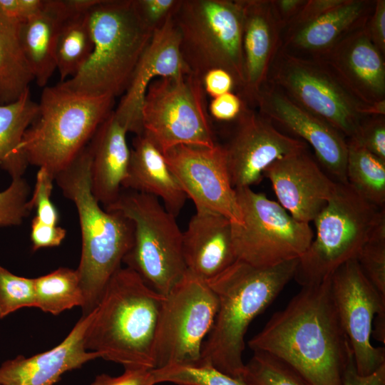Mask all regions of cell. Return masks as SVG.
Instances as JSON below:
<instances>
[{"instance_id": "obj_1", "label": "cell", "mask_w": 385, "mask_h": 385, "mask_svg": "<svg viewBox=\"0 0 385 385\" xmlns=\"http://www.w3.org/2000/svg\"><path fill=\"white\" fill-rule=\"evenodd\" d=\"M248 345L285 363L310 385H342L353 354L334 304L330 277L302 286Z\"/></svg>"}, {"instance_id": "obj_2", "label": "cell", "mask_w": 385, "mask_h": 385, "mask_svg": "<svg viewBox=\"0 0 385 385\" xmlns=\"http://www.w3.org/2000/svg\"><path fill=\"white\" fill-rule=\"evenodd\" d=\"M299 259L258 267L237 260L207 281L218 300L212 327L205 339L201 361L243 379L245 337L251 322L294 278Z\"/></svg>"}, {"instance_id": "obj_3", "label": "cell", "mask_w": 385, "mask_h": 385, "mask_svg": "<svg viewBox=\"0 0 385 385\" xmlns=\"http://www.w3.org/2000/svg\"><path fill=\"white\" fill-rule=\"evenodd\" d=\"M164 296L125 267L111 277L85 336V347L125 369H155L154 344Z\"/></svg>"}, {"instance_id": "obj_4", "label": "cell", "mask_w": 385, "mask_h": 385, "mask_svg": "<svg viewBox=\"0 0 385 385\" xmlns=\"http://www.w3.org/2000/svg\"><path fill=\"white\" fill-rule=\"evenodd\" d=\"M88 144L54 178L63 195L73 202L81 233V254L76 269L84 297L83 314L98 305L113 274L132 247L133 225L117 211H108L94 197L91 183Z\"/></svg>"}, {"instance_id": "obj_5", "label": "cell", "mask_w": 385, "mask_h": 385, "mask_svg": "<svg viewBox=\"0 0 385 385\" xmlns=\"http://www.w3.org/2000/svg\"><path fill=\"white\" fill-rule=\"evenodd\" d=\"M91 54L65 88L88 96H123L153 31L143 22L135 0H95L89 9Z\"/></svg>"}, {"instance_id": "obj_6", "label": "cell", "mask_w": 385, "mask_h": 385, "mask_svg": "<svg viewBox=\"0 0 385 385\" xmlns=\"http://www.w3.org/2000/svg\"><path fill=\"white\" fill-rule=\"evenodd\" d=\"M114 103L113 97L79 94L59 83L45 87L18 155L28 165L44 168L55 178L88 144Z\"/></svg>"}, {"instance_id": "obj_7", "label": "cell", "mask_w": 385, "mask_h": 385, "mask_svg": "<svg viewBox=\"0 0 385 385\" xmlns=\"http://www.w3.org/2000/svg\"><path fill=\"white\" fill-rule=\"evenodd\" d=\"M384 221V208L366 200L348 183L337 182L332 196L313 221L316 232L299 259L294 279L302 287L323 282L342 265L356 259Z\"/></svg>"}, {"instance_id": "obj_8", "label": "cell", "mask_w": 385, "mask_h": 385, "mask_svg": "<svg viewBox=\"0 0 385 385\" xmlns=\"http://www.w3.org/2000/svg\"><path fill=\"white\" fill-rule=\"evenodd\" d=\"M103 208L120 212L133 225V245L123 263L153 290L166 295L187 272L183 232L175 216L155 197L130 190H122Z\"/></svg>"}, {"instance_id": "obj_9", "label": "cell", "mask_w": 385, "mask_h": 385, "mask_svg": "<svg viewBox=\"0 0 385 385\" xmlns=\"http://www.w3.org/2000/svg\"><path fill=\"white\" fill-rule=\"evenodd\" d=\"M173 19L190 73L201 80L209 70L222 68L234 78L239 94L244 84L242 0H180Z\"/></svg>"}, {"instance_id": "obj_10", "label": "cell", "mask_w": 385, "mask_h": 385, "mask_svg": "<svg viewBox=\"0 0 385 385\" xmlns=\"http://www.w3.org/2000/svg\"><path fill=\"white\" fill-rule=\"evenodd\" d=\"M266 83L346 140L357 139L369 105L361 102L324 61L280 48Z\"/></svg>"}, {"instance_id": "obj_11", "label": "cell", "mask_w": 385, "mask_h": 385, "mask_svg": "<svg viewBox=\"0 0 385 385\" xmlns=\"http://www.w3.org/2000/svg\"><path fill=\"white\" fill-rule=\"evenodd\" d=\"M201 80L192 74L155 79L142 108L143 133L164 154L180 145L217 144Z\"/></svg>"}, {"instance_id": "obj_12", "label": "cell", "mask_w": 385, "mask_h": 385, "mask_svg": "<svg viewBox=\"0 0 385 385\" xmlns=\"http://www.w3.org/2000/svg\"><path fill=\"white\" fill-rule=\"evenodd\" d=\"M242 223L232 222L237 260L258 267L299 259L314 238L309 223L294 219L278 202L251 188L235 189Z\"/></svg>"}, {"instance_id": "obj_13", "label": "cell", "mask_w": 385, "mask_h": 385, "mask_svg": "<svg viewBox=\"0 0 385 385\" xmlns=\"http://www.w3.org/2000/svg\"><path fill=\"white\" fill-rule=\"evenodd\" d=\"M218 309L207 282L189 272L164 296L154 344L155 368L201 361Z\"/></svg>"}, {"instance_id": "obj_14", "label": "cell", "mask_w": 385, "mask_h": 385, "mask_svg": "<svg viewBox=\"0 0 385 385\" xmlns=\"http://www.w3.org/2000/svg\"><path fill=\"white\" fill-rule=\"evenodd\" d=\"M331 289L340 322L348 338L359 374L366 376L385 364L384 347L371 343L374 317L385 312L381 297L356 259L339 267L330 276Z\"/></svg>"}, {"instance_id": "obj_15", "label": "cell", "mask_w": 385, "mask_h": 385, "mask_svg": "<svg viewBox=\"0 0 385 385\" xmlns=\"http://www.w3.org/2000/svg\"><path fill=\"white\" fill-rule=\"evenodd\" d=\"M164 156L196 210L217 213L232 223H242L223 145H180L166 151Z\"/></svg>"}, {"instance_id": "obj_16", "label": "cell", "mask_w": 385, "mask_h": 385, "mask_svg": "<svg viewBox=\"0 0 385 385\" xmlns=\"http://www.w3.org/2000/svg\"><path fill=\"white\" fill-rule=\"evenodd\" d=\"M234 122L233 134L223 147L235 189L258 184L273 162L307 149L304 141L282 133L270 119L247 105Z\"/></svg>"}, {"instance_id": "obj_17", "label": "cell", "mask_w": 385, "mask_h": 385, "mask_svg": "<svg viewBox=\"0 0 385 385\" xmlns=\"http://www.w3.org/2000/svg\"><path fill=\"white\" fill-rule=\"evenodd\" d=\"M253 108L310 145L337 182L347 183V140L338 130L268 83L257 93Z\"/></svg>"}, {"instance_id": "obj_18", "label": "cell", "mask_w": 385, "mask_h": 385, "mask_svg": "<svg viewBox=\"0 0 385 385\" xmlns=\"http://www.w3.org/2000/svg\"><path fill=\"white\" fill-rule=\"evenodd\" d=\"M191 74L180 49V34L170 16L155 29L113 113L128 132H143L142 108L149 85L156 78Z\"/></svg>"}, {"instance_id": "obj_19", "label": "cell", "mask_w": 385, "mask_h": 385, "mask_svg": "<svg viewBox=\"0 0 385 385\" xmlns=\"http://www.w3.org/2000/svg\"><path fill=\"white\" fill-rule=\"evenodd\" d=\"M264 176L279 204L298 221H314L332 196L337 182L330 179L307 150L277 159Z\"/></svg>"}, {"instance_id": "obj_20", "label": "cell", "mask_w": 385, "mask_h": 385, "mask_svg": "<svg viewBox=\"0 0 385 385\" xmlns=\"http://www.w3.org/2000/svg\"><path fill=\"white\" fill-rule=\"evenodd\" d=\"M242 3L244 84L238 95L253 108L281 48L284 29L270 0H242Z\"/></svg>"}, {"instance_id": "obj_21", "label": "cell", "mask_w": 385, "mask_h": 385, "mask_svg": "<svg viewBox=\"0 0 385 385\" xmlns=\"http://www.w3.org/2000/svg\"><path fill=\"white\" fill-rule=\"evenodd\" d=\"M94 309L82 315L66 337L53 348L31 357L19 355L0 366V385H53L67 372L100 358L85 347Z\"/></svg>"}, {"instance_id": "obj_22", "label": "cell", "mask_w": 385, "mask_h": 385, "mask_svg": "<svg viewBox=\"0 0 385 385\" xmlns=\"http://www.w3.org/2000/svg\"><path fill=\"white\" fill-rule=\"evenodd\" d=\"M318 59L324 61L364 103L385 100L384 55L364 28L348 35Z\"/></svg>"}, {"instance_id": "obj_23", "label": "cell", "mask_w": 385, "mask_h": 385, "mask_svg": "<svg viewBox=\"0 0 385 385\" xmlns=\"http://www.w3.org/2000/svg\"><path fill=\"white\" fill-rule=\"evenodd\" d=\"M376 0H343L317 19L286 31L281 49L300 56L319 58L350 34L363 29Z\"/></svg>"}, {"instance_id": "obj_24", "label": "cell", "mask_w": 385, "mask_h": 385, "mask_svg": "<svg viewBox=\"0 0 385 385\" xmlns=\"http://www.w3.org/2000/svg\"><path fill=\"white\" fill-rule=\"evenodd\" d=\"M187 271L205 280L215 277L237 260L232 222L217 213L196 210L183 232Z\"/></svg>"}, {"instance_id": "obj_25", "label": "cell", "mask_w": 385, "mask_h": 385, "mask_svg": "<svg viewBox=\"0 0 385 385\" xmlns=\"http://www.w3.org/2000/svg\"><path fill=\"white\" fill-rule=\"evenodd\" d=\"M128 133L113 110L88 144L91 155V190L103 207L118 199L128 175L130 158Z\"/></svg>"}, {"instance_id": "obj_26", "label": "cell", "mask_w": 385, "mask_h": 385, "mask_svg": "<svg viewBox=\"0 0 385 385\" xmlns=\"http://www.w3.org/2000/svg\"><path fill=\"white\" fill-rule=\"evenodd\" d=\"M155 197L175 217L188 198L164 154L145 134L135 135L122 189Z\"/></svg>"}, {"instance_id": "obj_27", "label": "cell", "mask_w": 385, "mask_h": 385, "mask_svg": "<svg viewBox=\"0 0 385 385\" xmlns=\"http://www.w3.org/2000/svg\"><path fill=\"white\" fill-rule=\"evenodd\" d=\"M74 0H46L43 8L19 25L23 51L34 81L44 87L56 71L55 46L59 27Z\"/></svg>"}, {"instance_id": "obj_28", "label": "cell", "mask_w": 385, "mask_h": 385, "mask_svg": "<svg viewBox=\"0 0 385 385\" xmlns=\"http://www.w3.org/2000/svg\"><path fill=\"white\" fill-rule=\"evenodd\" d=\"M95 0H74L72 9L63 20L56 37L55 61L61 82L76 76L93 50L89 9Z\"/></svg>"}, {"instance_id": "obj_29", "label": "cell", "mask_w": 385, "mask_h": 385, "mask_svg": "<svg viewBox=\"0 0 385 385\" xmlns=\"http://www.w3.org/2000/svg\"><path fill=\"white\" fill-rule=\"evenodd\" d=\"M19 25L0 11V104L19 99L34 81L21 46Z\"/></svg>"}, {"instance_id": "obj_30", "label": "cell", "mask_w": 385, "mask_h": 385, "mask_svg": "<svg viewBox=\"0 0 385 385\" xmlns=\"http://www.w3.org/2000/svg\"><path fill=\"white\" fill-rule=\"evenodd\" d=\"M38 112V105L27 90L19 99L0 104V166L11 178L22 177L28 165L18 155L25 132Z\"/></svg>"}, {"instance_id": "obj_31", "label": "cell", "mask_w": 385, "mask_h": 385, "mask_svg": "<svg viewBox=\"0 0 385 385\" xmlns=\"http://www.w3.org/2000/svg\"><path fill=\"white\" fill-rule=\"evenodd\" d=\"M347 183L363 198L384 208L385 161L354 140H347Z\"/></svg>"}, {"instance_id": "obj_32", "label": "cell", "mask_w": 385, "mask_h": 385, "mask_svg": "<svg viewBox=\"0 0 385 385\" xmlns=\"http://www.w3.org/2000/svg\"><path fill=\"white\" fill-rule=\"evenodd\" d=\"M36 307L53 315L83 307L84 297L76 270L59 267L34 278Z\"/></svg>"}, {"instance_id": "obj_33", "label": "cell", "mask_w": 385, "mask_h": 385, "mask_svg": "<svg viewBox=\"0 0 385 385\" xmlns=\"http://www.w3.org/2000/svg\"><path fill=\"white\" fill-rule=\"evenodd\" d=\"M152 373L155 384L170 382L178 385H252L244 379L229 376L202 361L155 368L152 369Z\"/></svg>"}, {"instance_id": "obj_34", "label": "cell", "mask_w": 385, "mask_h": 385, "mask_svg": "<svg viewBox=\"0 0 385 385\" xmlns=\"http://www.w3.org/2000/svg\"><path fill=\"white\" fill-rule=\"evenodd\" d=\"M245 364L243 379L252 385H310L302 376L279 359L254 351Z\"/></svg>"}, {"instance_id": "obj_35", "label": "cell", "mask_w": 385, "mask_h": 385, "mask_svg": "<svg viewBox=\"0 0 385 385\" xmlns=\"http://www.w3.org/2000/svg\"><path fill=\"white\" fill-rule=\"evenodd\" d=\"M24 307H36L34 278L16 275L0 266V319Z\"/></svg>"}, {"instance_id": "obj_36", "label": "cell", "mask_w": 385, "mask_h": 385, "mask_svg": "<svg viewBox=\"0 0 385 385\" xmlns=\"http://www.w3.org/2000/svg\"><path fill=\"white\" fill-rule=\"evenodd\" d=\"M356 260L367 279L385 299V221L377 227Z\"/></svg>"}, {"instance_id": "obj_37", "label": "cell", "mask_w": 385, "mask_h": 385, "mask_svg": "<svg viewBox=\"0 0 385 385\" xmlns=\"http://www.w3.org/2000/svg\"><path fill=\"white\" fill-rule=\"evenodd\" d=\"M30 187L23 177L12 178L0 192V227L20 225L32 210L29 205Z\"/></svg>"}, {"instance_id": "obj_38", "label": "cell", "mask_w": 385, "mask_h": 385, "mask_svg": "<svg viewBox=\"0 0 385 385\" xmlns=\"http://www.w3.org/2000/svg\"><path fill=\"white\" fill-rule=\"evenodd\" d=\"M54 177L44 168H39L34 189L29 200L31 210L35 209L37 217L43 223L57 225L58 212L51 200Z\"/></svg>"}, {"instance_id": "obj_39", "label": "cell", "mask_w": 385, "mask_h": 385, "mask_svg": "<svg viewBox=\"0 0 385 385\" xmlns=\"http://www.w3.org/2000/svg\"><path fill=\"white\" fill-rule=\"evenodd\" d=\"M354 140L385 161V116H366L361 123L357 139Z\"/></svg>"}, {"instance_id": "obj_40", "label": "cell", "mask_w": 385, "mask_h": 385, "mask_svg": "<svg viewBox=\"0 0 385 385\" xmlns=\"http://www.w3.org/2000/svg\"><path fill=\"white\" fill-rule=\"evenodd\" d=\"M180 1L135 0V5L143 22L154 31L173 16Z\"/></svg>"}, {"instance_id": "obj_41", "label": "cell", "mask_w": 385, "mask_h": 385, "mask_svg": "<svg viewBox=\"0 0 385 385\" xmlns=\"http://www.w3.org/2000/svg\"><path fill=\"white\" fill-rule=\"evenodd\" d=\"M247 104L235 92H229L212 98L207 106L210 116L221 122H234Z\"/></svg>"}, {"instance_id": "obj_42", "label": "cell", "mask_w": 385, "mask_h": 385, "mask_svg": "<svg viewBox=\"0 0 385 385\" xmlns=\"http://www.w3.org/2000/svg\"><path fill=\"white\" fill-rule=\"evenodd\" d=\"M66 235V230L61 227L43 223L36 217L31 221L30 238L33 251L59 246Z\"/></svg>"}, {"instance_id": "obj_43", "label": "cell", "mask_w": 385, "mask_h": 385, "mask_svg": "<svg viewBox=\"0 0 385 385\" xmlns=\"http://www.w3.org/2000/svg\"><path fill=\"white\" fill-rule=\"evenodd\" d=\"M152 369L129 368L120 376L98 375L91 385H155Z\"/></svg>"}, {"instance_id": "obj_44", "label": "cell", "mask_w": 385, "mask_h": 385, "mask_svg": "<svg viewBox=\"0 0 385 385\" xmlns=\"http://www.w3.org/2000/svg\"><path fill=\"white\" fill-rule=\"evenodd\" d=\"M206 95L212 98L222 94L236 91V84L232 76L222 68H212L207 71L201 78Z\"/></svg>"}, {"instance_id": "obj_45", "label": "cell", "mask_w": 385, "mask_h": 385, "mask_svg": "<svg viewBox=\"0 0 385 385\" xmlns=\"http://www.w3.org/2000/svg\"><path fill=\"white\" fill-rule=\"evenodd\" d=\"M46 0H0V11L6 16L22 24L38 14Z\"/></svg>"}, {"instance_id": "obj_46", "label": "cell", "mask_w": 385, "mask_h": 385, "mask_svg": "<svg viewBox=\"0 0 385 385\" xmlns=\"http://www.w3.org/2000/svg\"><path fill=\"white\" fill-rule=\"evenodd\" d=\"M364 29L374 45L385 56V0H376Z\"/></svg>"}, {"instance_id": "obj_47", "label": "cell", "mask_w": 385, "mask_h": 385, "mask_svg": "<svg viewBox=\"0 0 385 385\" xmlns=\"http://www.w3.org/2000/svg\"><path fill=\"white\" fill-rule=\"evenodd\" d=\"M343 0H306L304 4L284 31H289L304 25L336 7ZM283 32V33H284Z\"/></svg>"}, {"instance_id": "obj_48", "label": "cell", "mask_w": 385, "mask_h": 385, "mask_svg": "<svg viewBox=\"0 0 385 385\" xmlns=\"http://www.w3.org/2000/svg\"><path fill=\"white\" fill-rule=\"evenodd\" d=\"M342 385H385V364L371 374L361 376L356 371L352 356L345 368Z\"/></svg>"}, {"instance_id": "obj_49", "label": "cell", "mask_w": 385, "mask_h": 385, "mask_svg": "<svg viewBox=\"0 0 385 385\" xmlns=\"http://www.w3.org/2000/svg\"><path fill=\"white\" fill-rule=\"evenodd\" d=\"M274 14L284 29L291 24L306 0H270Z\"/></svg>"}, {"instance_id": "obj_50", "label": "cell", "mask_w": 385, "mask_h": 385, "mask_svg": "<svg viewBox=\"0 0 385 385\" xmlns=\"http://www.w3.org/2000/svg\"><path fill=\"white\" fill-rule=\"evenodd\" d=\"M374 329H372L371 335L379 342L385 343V312L376 314L374 319Z\"/></svg>"}]
</instances>
